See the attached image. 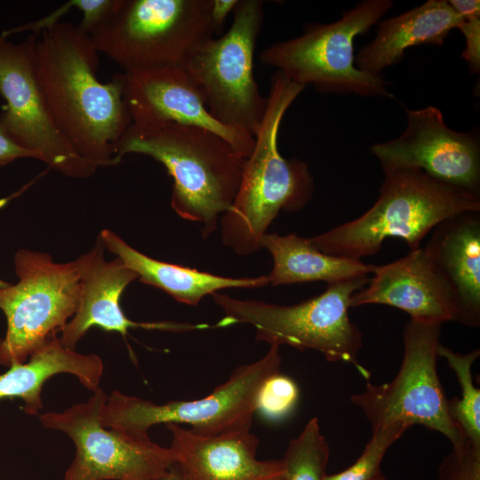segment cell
I'll return each mask as SVG.
<instances>
[{
  "label": "cell",
  "mask_w": 480,
  "mask_h": 480,
  "mask_svg": "<svg viewBox=\"0 0 480 480\" xmlns=\"http://www.w3.org/2000/svg\"><path fill=\"white\" fill-rule=\"evenodd\" d=\"M263 18V1L239 0L228 30L219 38L203 42L184 66L199 87L211 115L253 137L267 106V97L260 94L253 73Z\"/></svg>",
  "instance_id": "9c48e42d"
},
{
  "label": "cell",
  "mask_w": 480,
  "mask_h": 480,
  "mask_svg": "<svg viewBox=\"0 0 480 480\" xmlns=\"http://www.w3.org/2000/svg\"><path fill=\"white\" fill-rule=\"evenodd\" d=\"M391 0H365L328 24H308L301 36L264 48L260 60L293 82L332 93L392 98L380 76L358 69L354 40L365 34L392 7Z\"/></svg>",
  "instance_id": "ba28073f"
},
{
  "label": "cell",
  "mask_w": 480,
  "mask_h": 480,
  "mask_svg": "<svg viewBox=\"0 0 480 480\" xmlns=\"http://www.w3.org/2000/svg\"><path fill=\"white\" fill-rule=\"evenodd\" d=\"M409 428L404 424H390L372 429L371 439L358 459L346 469L326 475L324 480H387L380 464L388 449Z\"/></svg>",
  "instance_id": "484cf974"
},
{
  "label": "cell",
  "mask_w": 480,
  "mask_h": 480,
  "mask_svg": "<svg viewBox=\"0 0 480 480\" xmlns=\"http://www.w3.org/2000/svg\"><path fill=\"white\" fill-rule=\"evenodd\" d=\"M211 7L212 0H116L90 37L124 72L184 67L214 34Z\"/></svg>",
  "instance_id": "8992f818"
},
{
  "label": "cell",
  "mask_w": 480,
  "mask_h": 480,
  "mask_svg": "<svg viewBox=\"0 0 480 480\" xmlns=\"http://www.w3.org/2000/svg\"><path fill=\"white\" fill-rule=\"evenodd\" d=\"M99 52L71 22L43 30L36 44L38 82L52 117L66 140L98 167L116 164L114 148L132 124L123 74L99 80Z\"/></svg>",
  "instance_id": "6da1fadb"
},
{
  "label": "cell",
  "mask_w": 480,
  "mask_h": 480,
  "mask_svg": "<svg viewBox=\"0 0 480 480\" xmlns=\"http://www.w3.org/2000/svg\"><path fill=\"white\" fill-rule=\"evenodd\" d=\"M299 388L289 376L276 372L267 378L256 398V412L269 421L288 416L299 400Z\"/></svg>",
  "instance_id": "4316f807"
},
{
  "label": "cell",
  "mask_w": 480,
  "mask_h": 480,
  "mask_svg": "<svg viewBox=\"0 0 480 480\" xmlns=\"http://www.w3.org/2000/svg\"><path fill=\"white\" fill-rule=\"evenodd\" d=\"M260 247L269 252L273 267L267 276L272 285L324 281L327 284L368 276L372 265L318 250L310 238L296 234L266 233Z\"/></svg>",
  "instance_id": "603a6c76"
},
{
  "label": "cell",
  "mask_w": 480,
  "mask_h": 480,
  "mask_svg": "<svg viewBox=\"0 0 480 480\" xmlns=\"http://www.w3.org/2000/svg\"><path fill=\"white\" fill-rule=\"evenodd\" d=\"M155 480H182V478L177 469L172 466L168 472Z\"/></svg>",
  "instance_id": "1f68e13d"
},
{
  "label": "cell",
  "mask_w": 480,
  "mask_h": 480,
  "mask_svg": "<svg viewBox=\"0 0 480 480\" xmlns=\"http://www.w3.org/2000/svg\"><path fill=\"white\" fill-rule=\"evenodd\" d=\"M304 89L281 71L271 77L253 149L244 159L234 202L220 220L222 243L238 255L255 253L278 213L302 209L313 196L314 181L307 164L284 158L278 148L283 117Z\"/></svg>",
  "instance_id": "3957f363"
},
{
  "label": "cell",
  "mask_w": 480,
  "mask_h": 480,
  "mask_svg": "<svg viewBox=\"0 0 480 480\" xmlns=\"http://www.w3.org/2000/svg\"><path fill=\"white\" fill-rule=\"evenodd\" d=\"M108 396L98 388L87 401L39 415L43 427L65 433L76 453L62 480H155L174 465L170 447L105 428Z\"/></svg>",
  "instance_id": "7c38bea8"
},
{
  "label": "cell",
  "mask_w": 480,
  "mask_h": 480,
  "mask_svg": "<svg viewBox=\"0 0 480 480\" xmlns=\"http://www.w3.org/2000/svg\"><path fill=\"white\" fill-rule=\"evenodd\" d=\"M14 284L0 288V309L6 332L0 339V364L10 367L60 332L75 315L81 294L76 260L57 263L46 252L19 250L14 256Z\"/></svg>",
  "instance_id": "30bf717a"
},
{
  "label": "cell",
  "mask_w": 480,
  "mask_h": 480,
  "mask_svg": "<svg viewBox=\"0 0 480 480\" xmlns=\"http://www.w3.org/2000/svg\"><path fill=\"white\" fill-rule=\"evenodd\" d=\"M100 238L88 252L76 260L81 279V294L75 315L60 331L61 343L75 349L78 341L92 327L115 332L125 337L129 329L142 328L172 332H188L211 328L207 324H189L171 321L135 322L129 319L120 306L125 288L137 274L119 258L105 259Z\"/></svg>",
  "instance_id": "2e32d148"
},
{
  "label": "cell",
  "mask_w": 480,
  "mask_h": 480,
  "mask_svg": "<svg viewBox=\"0 0 480 480\" xmlns=\"http://www.w3.org/2000/svg\"><path fill=\"white\" fill-rule=\"evenodd\" d=\"M164 426L182 480H284L282 459L256 458L260 441L250 430L204 436L179 424Z\"/></svg>",
  "instance_id": "e0dca14e"
},
{
  "label": "cell",
  "mask_w": 480,
  "mask_h": 480,
  "mask_svg": "<svg viewBox=\"0 0 480 480\" xmlns=\"http://www.w3.org/2000/svg\"><path fill=\"white\" fill-rule=\"evenodd\" d=\"M118 164L127 154L148 156L161 163L173 180L171 205L182 219L201 224L205 239L219 216L231 207L244 159L220 135L178 124H131L114 148Z\"/></svg>",
  "instance_id": "7a4b0ae2"
},
{
  "label": "cell",
  "mask_w": 480,
  "mask_h": 480,
  "mask_svg": "<svg viewBox=\"0 0 480 480\" xmlns=\"http://www.w3.org/2000/svg\"><path fill=\"white\" fill-rule=\"evenodd\" d=\"M329 457V444L318 419L313 417L288 444L282 459L284 480H324Z\"/></svg>",
  "instance_id": "d4e9b609"
},
{
  "label": "cell",
  "mask_w": 480,
  "mask_h": 480,
  "mask_svg": "<svg viewBox=\"0 0 480 480\" xmlns=\"http://www.w3.org/2000/svg\"><path fill=\"white\" fill-rule=\"evenodd\" d=\"M105 249L134 271L143 284L155 286L177 301L196 306L208 294L227 288L254 289L268 284L267 276L228 277L153 259L137 251L109 229L99 236Z\"/></svg>",
  "instance_id": "7402d4cb"
},
{
  "label": "cell",
  "mask_w": 480,
  "mask_h": 480,
  "mask_svg": "<svg viewBox=\"0 0 480 480\" xmlns=\"http://www.w3.org/2000/svg\"><path fill=\"white\" fill-rule=\"evenodd\" d=\"M19 158H34L39 160L36 153L19 144L0 125V165H5Z\"/></svg>",
  "instance_id": "f546056e"
},
{
  "label": "cell",
  "mask_w": 480,
  "mask_h": 480,
  "mask_svg": "<svg viewBox=\"0 0 480 480\" xmlns=\"http://www.w3.org/2000/svg\"><path fill=\"white\" fill-rule=\"evenodd\" d=\"M239 0H212L211 18L214 33H220L230 12H233Z\"/></svg>",
  "instance_id": "4dcf8cb0"
},
{
  "label": "cell",
  "mask_w": 480,
  "mask_h": 480,
  "mask_svg": "<svg viewBox=\"0 0 480 480\" xmlns=\"http://www.w3.org/2000/svg\"><path fill=\"white\" fill-rule=\"evenodd\" d=\"M450 5L458 12L460 21L458 28L466 39L461 57L472 73L480 70V2L478 0H450Z\"/></svg>",
  "instance_id": "83f0119b"
},
{
  "label": "cell",
  "mask_w": 480,
  "mask_h": 480,
  "mask_svg": "<svg viewBox=\"0 0 480 480\" xmlns=\"http://www.w3.org/2000/svg\"><path fill=\"white\" fill-rule=\"evenodd\" d=\"M437 480H480V446L464 440L442 460Z\"/></svg>",
  "instance_id": "f1b7e54d"
},
{
  "label": "cell",
  "mask_w": 480,
  "mask_h": 480,
  "mask_svg": "<svg viewBox=\"0 0 480 480\" xmlns=\"http://www.w3.org/2000/svg\"><path fill=\"white\" fill-rule=\"evenodd\" d=\"M437 355L446 360L460 388V397L448 401L450 416L461 436L480 446V390L474 385L472 376V365L479 357L480 349L460 354L440 343Z\"/></svg>",
  "instance_id": "cb8c5ba5"
},
{
  "label": "cell",
  "mask_w": 480,
  "mask_h": 480,
  "mask_svg": "<svg viewBox=\"0 0 480 480\" xmlns=\"http://www.w3.org/2000/svg\"><path fill=\"white\" fill-rule=\"evenodd\" d=\"M38 35L29 33L19 44L0 36V125L39 161L71 178H86L97 167L82 158L57 128L36 68Z\"/></svg>",
  "instance_id": "4fadbf2b"
},
{
  "label": "cell",
  "mask_w": 480,
  "mask_h": 480,
  "mask_svg": "<svg viewBox=\"0 0 480 480\" xmlns=\"http://www.w3.org/2000/svg\"><path fill=\"white\" fill-rule=\"evenodd\" d=\"M441 324L410 320L404 329V356L396 377L388 383L367 381L350 401L360 408L372 428L420 425L443 434L452 446L465 439L453 423L439 380L436 361Z\"/></svg>",
  "instance_id": "8fae6325"
},
{
  "label": "cell",
  "mask_w": 480,
  "mask_h": 480,
  "mask_svg": "<svg viewBox=\"0 0 480 480\" xmlns=\"http://www.w3.org/2000/svg\"><path fill=\"white\" fill-rule=\"evenodd\" d=\"M460 17L446 0H428L400 15L379 21L373 40L355 56L358 69L374 76L399 62L405 50L420 44L442 45Z\"/></svg>",
  "instance_id": "ffe728a7"
},
{
  "label": "cell",
  "mask_w": 480,
  "mask_h": 480,
  "mask_svg": "<svg viewBox=\"0 0 480 480\" xmlns=\"http://www.w3.org/2000/svg\"><path fill=\"white\" fill-rule=\"evenodd\" d=\"M124 99L132 124H178L207 129L228 141L244 158L254 147V137L228 126L209 112L203 94L182 66H166L123 74Z\"/></svg>",
  "instance_id": "9a60e30c"
},
{
  "label": "cell",
  "mask_w": 480,
  "mask_h": 480,
  "mask_svg": "<svg viewBox=\"0 0 480 480\" xmlns=\"http://www.w3.org/2000/svg\"><path fill=\"white\" fill-rule=\"evenodd\" d=\"M480 211V196L439 181L417 169L384 172L375 204L363 215L310 238L321 252L354 260L379 252L388 237L411 251L443 220Z\"/></svg>",
  "instance_id": "277c9868"
},
{
  "label": "cell",
  "mask_w": 480,
  "mask_h": 480,
  "mask_svg": "<svg viewBox=\"0 0 480 480\" xmlns=\"http://www.w3.org/2000/svg\"><path fill=\"white\" fill-rule=\"evenodd\" d=\"M368 284L351 298V308L381 304L397 308L412 320L443 324L454 321L449 288L432 266L423 247L393 262L372 265Z\"/></svg>",
  "instance_id": "ac0fdd59"
},
{
  "label": "cell",
  "mask_w": 480,
  "mask_h": 480,
  "mask_svg": "<svg viewBox=\"0 0 480 480\" xmlns=\"http://www.w3.org/2000/svg\"><path fill=\"white\" fill-rule=\"evenodd\" d=\"M451 292L455 319L480 326V211L453 215L432 230L423 247Z\"/></svg>",
  "instance_id": "d6986e66"
},
{
  "label": "cell",
  "mask_w": 480,
  "mask_h": 480,
  "mask_svg": "<svg viewBox=\"0 0 480 480\" xmlns=\"http://www.w3.org/2000/svg\"><path fill=\"white\" fill-rule=\"evenodd\" d=\"M407 126L397 138L370 150L383 172L417 169L480 196V145L476 133L448 127L440 109H407Z\"/></svg>",
  "instance_id": "5bb4252c"
},
{
  "label": "cell",
  "mask_w": 480,
  "mask_h": 480,
  "mask_svg": "<svg viewBox=\"0 0 480 480\" xmlns=\"http://www.w3.org/2000/svg\"><path fill=\"white\" fill-rule=\"evenodd\" d=\"M103 368L99 356L67 348L54 334L26 362L13 364L0 374V401L20 398L24 404V412L36 415L43 408L41 392L48 379L59 373H68L93 392L100 388Z\"/></svg>",
  "instance_id": "44dd1931"
},
{
  "label": "cell",
  "mask_w": 480,
  "mask_h": 480,
  "mask_svg": "<svg viewBox=\"0 0 480 480\" xmlns=\"http://www.w3.org/2000/svg\"><path fill=\"white\" fill-rule=\"evenodd\" d=\"M279 348L272 345L260 359L238 366L227 381L202 398L156 404L115 390L107 398L100 422L140 438L149 437L151 427L169 423L191 426L192 432L204 436L251 430L259 389L280 371Z\"/></svg>",
  "instance_id": "52a82bcc"
},
{
  "label": "cell",
  "mask_w": 480,
  "mask_h": 480,
  "mask_svg": "<svg viewBox=\"0 0 480 480\" xmlns=\"http://www.w3.org/2000/svg\"><path fill=\"white\" fill-rule=\"evenodd\" d=\"M369 279L363 276L327 284L322 293L290 306L215 292L212 296L224 316L214 327L250 324L255 329L256 340L301 351L316 350L329 362L354 365L369 380L370 372L358 361L363 333L348 316L352 295Z\"/></svg>",
  "instance_id": "5b68a950"
}]
</instances>
